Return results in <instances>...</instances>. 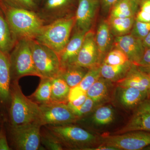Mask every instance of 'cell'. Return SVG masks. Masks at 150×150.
<instances>
[{
	"mask_svg": "<svg viewBox=\"0 0 150 150\" xmlns=\"http://www.w3.org/2000/svg\"><path fill=\"white\" fill-rule=\"evenodd\" d=\"M18 81H13L11 85L10 117L11 126L40 123L39 104L23 94Z\"/></svg>",
	"mask_w": 150,
	"mask_h": 150,
	"instance_id": "obj_2",
	"label": "cell"
},
{
	"mask_svg": "<svg viewBox=\"0 0 150 150\" xmlns=\"http://www.w3.org/2000/svg\"><path fill=\"white\" fill-rule=\"evenodd\" d=\"M38 6L39 7V6L43 2V0H33Z\"/></svg>",
	"mask_w": 150,
	"mask_h": 150,
	"instance_id": "obj_43",
	"label": "cell"
},
{
	"mask_svg": "<svg viewBox=\"0 0 150 150\" xmlns=\"http://www.w3.org/2000/svg\"><path fill=\"white\" fill-rule=\"evenodd\" d=\"M7 140L5 135L3 133L0 134V150H10Z\"/></svg>",
	"mask_w": 150,
	"mask_h": 150,
	"instance_id": "obj_40",
	"label": "cell"
},
{
	"mask_svg": "<svg viewBox=\"0 0 150 150\" xmlns=\"http://www.w3.org/2000/svg\"><path fill=\"white\" fill-rule=\"evenodd\" d=\"M39 105L42 126L72 124L79 120L67 103L50 102Z\"/></svg>",
	"mask_w": 150,
	"mask_h": 150,
	"instance_id": "obj_8",
	"label": "cell"
},
{
	"mask_svg": "<svg viewBox=\"0 0 150 150\" xmlns=\"http://www.w3.org/2000/svg\"><path fill=\"white\" fill-rule=\"evenodd\" d=\"M95 38L101 59L114 47L115 37L110 31L106 18L100 20L95 32Z\"/></svg>",
	"mask_w": 150,
	"mask_h": 150,
	"instance_id": "obj_19",
	"label": "cell"
},
{
	"mask_svg": "<svg viewBox=\"0 0 150 150\" xmlns=\"http://www.w3.org/2000/svg\"><path fill=\"white\" fill-rule=\"evenodd\" d=\"M114 47L123 51L129 61L136 65L142 59L146 49L143 40L131 34L115 37Z\"/></svg>",
	"mask_w": 150,
	"mask_h": 150,
	"instance_id": "obj_15",
	"label": "cell"
},
{
	"mask_svg": "<svg viewBox=\"0 0 150 150\" xmlns=\"http://www.w3.org/2000/svg\"><path fill=\"white\" fill-rule=\"evenodd\" d=\"M139 10L150 14V0H142L139 4Z\"/></svg>",
	"mask_w": 150,
	"mask_h": 150,
	"instance_id": "obj_41",
	"label": "cell"
},
{
	"mask_svg": "<svg viewBox=\"0 0 150 150\" xmlns=\"http://www.w3.org/2000/svg\"><path fill=\"white\" fill-rule=\"evenodd\" d=\"M89 69L73 64L62 69L59 75L72 88L79 84Z\"/></svg>",
	"mask_w": 150,
	"mask_h": 150,
	"instance_id": "obj_25",
	"label": "cell"
},
{
	"mask_svg": "<svg viewBox=\"0 0 150 150\" xmlns=\"http://www.w3.org/2000/svg\"><path fill=\"white\" fill-rule=\"evenodd\" d=\"M116 103L124 109L134 110L149 98L148 94L134 88L116 86L113 95Z\"/></svg>",
	"mask_w": 150,
	"mask_h": 150,
	"instance_id": "obj_14",
	"label": "cell"
},
{
	"mask_svg": "<svg viewBox=\"0 0 150 150\" xmlns=\"http://www.w3.org/2000/svg\"><path fill=\"white\" fill-rule=\"evenodd\" d=\"M51 80V102L67 103L71 87L59 75Z\"/></svg>",
	"mask_w": 150,
	"mask_h": 150,
	"instance_id": "obj_26",
	"label": "cell"
},
{
	"mask_svg": "<svg viewBox=\"0 0 150 150\" xmlns=\"http://www.w3.org/2000/svg\"><path fill=\"white\" fill-rule=\"evenodd\" d=\"M74 16L59 19L44 25L33 39L51 48L59 55L71 35L74 26Z\"/></svg>",
	"mask_w": 150,
	"mask_h": 150,
	"instance_id": "obj_3",
	"label": "cell"
},
{
	"mask_svg": "<svg viewBox=\"0 0 150 150\" xmlns=\"http://www.w3.org/2000/svg\"><path fill=\"white\" fill-rule=\"evenodd\" d=\"M133 1H134V2H135L136 3H137V4L139 5V4L140 2H141L142 0H133Z\"/></svg>",
	"mask_w": 150,
	"mask_h": 150,
	"instance_id": "obj_44",
	"label": "cell"
},
{
	"mask_svg": "<svg viewBox=\"0 0 150 150\" xmlns=\"http://www.w3.org/2000/svg\"><path fill=\"white\" fill-rule=\"evenodd\" d=\"M112 86V82L101 76L87 91V96L98 105H100L108 99Z\"/></svg>",
	"mask_w": 150,
	"mask_h": 150,
	"instance_id": "obj_21",
	"label": "cell"
},
{
	"mask_svg": "<svg viewBox=\"0 0 150 150\" xmlns=\"http://www.w3.org/2000/svg\"><path fill=\"white\" fill-rule=\"evenodd\" d=\"M111 33L114 37L130 34L135 21V16L116 18L108 16L106 18Z\"/></svg>",
	"mask_w": 150,
	"mask_h": 150,
	"instance_id": "obj_24",
	"label": "cell"
},
{
	"mask_svg": "<svg viewBox=\"0 0 150 150\" xmlns=\"http://www.w3.org/2000/svg\"><path fill=\"white\" fill-rule=\"evenodd\" d=\"M130 62L126 54L114 47L105 56L102 63L109 65H120Z\"/></svg>",
	"mask_w": 150,
	"mask_h": 150,
	"instance_id": "obj_29",
	"label": "cell"
},
{
	"mask_svg": "<svg viewBox=\"0 0 150 150\" xmlns=\"http://www.w3.org/2000/svg\"><path fill=\"white\" fill-rule=\"evenodd\" d=\"M85 34L73 29L69 42L59 54L62 69L69 65L75 64Z\"/></svg>",
	"mask_w": 150,
	"mask_h": 150,
	"instance_id": "obj_16",
	"label": "cell"
},
{
	"mask_svg": "<svg viewBox=\"0 0 150 150\" xmlns=\"http://www.w3.org/2000/svg\"><path fill=\"white\" fill-rule=\"evenodd\" d=\"M6 18L18 40L33 39L45 22L36 12L6 7Z\"/></svg>",
	"mask_w": 150,
	"mask_h": 150,
	"instance_id": "obj_4",
	"label": "cell"
},
{
	"mask_svg": "<svg viewBox=\"0 0 150 150\" xmlns=\"http://www.w3.org/2000/svg\"><path fill=\"white\" fill-rule=\"evenodd\" d=\"M117 150H143L150 145V132L136 131L101 136V144Z\"/></svg>",
	"mask_w": 150,
	"mask_h": 150,
	"instance_id": "obj_7",
	"label": "cell"
},
{
	"mask_svg": "<svg viewBox=\"0 0 150 150\" xmlns=\"http://www.w3.org/2000/svg\"><path fill=\"white\" fill-rule=\"evenodd\" d=\"M6 7L24 9L37 12L38 6L33 0H3Z\"/></svg>",
	"mask_w": 150,
	"mask_h": 150,
	"instance_id": "obj_31",
	"label": "cell"
},
{
	"mask_svg": "<svg viewBox=\"0 0 150 150\" xmlns=\"http://www.w3.org/2000/svg\"><path fill=\"white\" fill-rule=\"evenodd\" d=\"M142 40L145 48H150V32Z\"/></svg>",
	"mask_w": 150,
	"mask_h": 150,
	"instance_id": "obj_42",
	"label": "cell"
},
{
	"mask_svg": "<svg viewBox=\"0 0 150 150\" xmlns=\"http://www.w3.org/2000/svg\"><path fill=\"white\" fill-rule=\"evenodd\" d=\"M46 128L59 140L64 148L71 150H90L101 144L99 137L72 124L47 125Z\"/></svg>",
	"mask_w": 150,
	"mask_h": 150,
	"instance_id": "obj_1",
	"label": "cell"
},
{
	"mask_svg": "<svg viewBox=\"0 0 150 150\" xmlns=\"http://www.w3.org/2000/svg\"><path fill=\"white\" fill-rule=\"evenodd\" d=\"M87 98L86 93L84 94L80 97L74 100L72 102H68L67 105L69 107H78L83 104Z\"/></svg>",
	"mask_w": 150,
	"mask_h": 150,
	"instance_id": "obj_39",
	"label": "cell"
},
{
	"mask_svg": "<svg viewBox=\"0 0 150 150\" xmlns=\"http://www.w3.org/2000/svg\"><path fill=\"white\" fill-rule=\"evenodd\" d=\"M51 79L40 78L39 86L30 97V99L39 105L51 102Z\"/></svg>",
	"mask_w": 150,
	"mask_h": 150,
	"instance_id": "obj_28",
	"label": "cell"
},
{
	"mask_svg": "<svg viewBox=\"0 0 150 150\" xmlns=\"http://www.w3.org/2000/svg\"><path fill=\"white\" fill-rule=\"evenodd\" d=\"M133 111L128 123L112 134L136 131L150 132V98L145 100Z\"/></svg>",
	"mask_w": 150,
	"mask_h": 150,
	"instance_id": "obj_13",
	"label": "cell"
},
{
	"mask_svg": "<svg viewBox=\"0 0 150 150\" xmlns=\"http://www.w3.org/2000/svg\"><path fill=\"white\" fill-rule=\"evenodd\" d=\"M100 8L99 0H78L73 29L85 33L93 30Z\"/></svg>",
	"mask_w": 150,
	"mask_h": 150,
	"instance_id": "obj_11",
	"label": "cell"
},
{
	"mask_svg": "<svg viewBox=\"0 0 150 150\" xmlns=\"http://www.w3.org/2000/svg\"><path fill=\"white\" fill-rule=\"evenodd\" d=\"M115 117V110L111 105H100L82 118L89 126L93 128H101L107 127L113 123Z\"/></svg>",
	"mask_w": 150,
	"mask_h": 150,
	"instance_id": "obj_17",
	"label": "cell"
},
{
	"mask_svg": "<svg viewBox=\"0 0 150 150\" xmlns=\"http://www.w3.org/2000/svg\"><path fill=\"white\" fill-rule=\"evenodd\" d=\"M102 63V60L96 42L95 31L93 29L91 30L85 35L75 64L90 69L100 66Z\"/></svg>",
	"mask_w": 150,
	"mask_h": 150,
	"instance_id": "obj_12",
	"label": "cell"
},
{
	"mask_svg": "<svg viewBox=\"0 0 150 150\" xmlns=\"http://www.w3.org/2000/svg\"><path fill=\"white\" fill-rule=\"evenodd\" d=\"M137 66L139 69L150 75V48L145 49L142 59Z\"/></svg>",
	"mask_w": 150,
	"mask_h": 150,
	"instance_id": "obj_36",
	"label": "cell"
},
{
	"mask_svg": "<svg viewBox=\"0 0 150 150\" xmlns=\"http://www.w3.org/2000/svg\"><path fill=\"white\" fill-rule=\"evenodd\" d=\"M11 81L9 57L0 51V99L3 102L10 99Z\"/></svg>",
	"mask_w": 150,
	"mask_h": 150,
	"instance_id": "obj_20",
	"label": "cell"
},
{
	"mask_svg": "<svg viewBox=\"0 0 150 150\" xmlns=\"http://www.w3.org/2000/svg\"><path fill=\"white\" fill-rule=\"evenodd\" d=\"M17 41L6 19L0 11V51L8 54Z\"/></svg>",
	"mask_w": 150,
	"mask_h": 150,
	"instance_id": "obj_23",
	"label": "cell"
},
{
	"mask_svg": "<svg viewBox=\"0 0 150 150\" xmlns=\"http://www.w3.org/2000/svg\"><path fill=\"white\" fill-rule=\"evenodd\" d=\"M139 9V5L133 0H120L113 7L108 16L123 18L134 17Z\"/></svg>",
	"mask_w": 150,
	"mask_h": 150,
	"instance_id": "obj_27",
	"label": "cell"
},
{
	"mask_svg": "<svg viewBox=\"0 0 150 150\" xmlns=\"http://www.w3.org/2000/svg\"><path fill=\"white\" fill-rule=\"evenodd\" d=\"M78 0H43L37 13L45 22L75 15Z\"/></svg>",
	"mask_w": 150,
	"mask_h": 150,
	"instance_id": "obj_10",
	"label": "cell"
},
{
	"mask_svg": "<svg viewBox=\"0 0 150 150\" xmlns=\"http://www.w3.org/2000/svg\"><path fill=\"white\" fill-rule=\"evenodd\" d=\"M135 20L144 23L150 22V14L139 9L135 16Z\"/></svg>",
	"mask_w": 150,
	"mask_h": 150,
	"instance_id": "obj_38",
	"label": "cell"
},
{
	"mask_svg": "<svg viewBox=\"0 0 150 150\" xmlns=\"http://www.w3.org/2000/svg\"><path fill=\"white\" fill-rule=\"evenodd\" d=\"M133 64L130 62L120 65H109L102 63L100 65V76L112 83L117 82L126 76Z\"/></svg>",
	"mask_w": 150,
	"mask_h": 150,
	"instance_id": "obj_22",
	"label": "cell"
},
{
	"mask_svg": "<svg viewBox=\"0 0 150 150\" xmlns=\"http://www.w3.org/2000/svg\"><path fill=\"white\" fill-rule=\"evenodd\" d=\"M148 96H149V98H150V83L149 91H148Z\"/></svg>",
	"mask_w": 150,
	"mask_h": 150,
	"instance_id": "obj_46",
	"label": "cell"
},
{
	"mask_svg": "<svg viewBox=\"0 0 150 150\" xmlns=\"http://www.w3.org/2000/svg\"><path fill=\"white\" fill-rule=\"evenodd\" d=\"M150 32V22H142L135 20L130 34L143 40Z\"/></svg>",
	"mask_w": 150,
	"mask_h": 150,
	"instance_id": "obj_34",
	"label": "cell"
},
{
	"mask_svg": "<svg viewBox=\"0 0 150 150\" xmlns=\"http://www.w3.org/2000/svg\"><path fill=\"white\" fill-rule=\"evenodd\" d=\"M100 77V66L90 68L78 85L86 92Z\"/></svg>",
	"mask_w": 150,
	"mask_h": 150,
	"instance_id": "obj_30",
	"label": "cell"
},
{
	"mask_svg": "<svg viewBox=\"0 0 150 150\" xmlns=\"http://www.w3.org/2000/svg\"><path fill=\"white\" fill-rule=\"evenodd\" d=\"M86 93V92L83 91L79 85L71 88L68 97V102H72Z\"/></svg>",
	"mask_w": 150,
	"mask_h": 150,
	"instance_id": "obj_37",
	"label": "cell"
},
{
	"mask_svg": "<svg viewBox=\"0 0 150 150\" xmlns=\"http://www.w3.org/2000/svg\"><path fill=\"white\" fill-rule=\"evenodd\" d=\"M97 106V105L93 100L87 96L86 101L81 106L78 107H69L80 119L89 114Z\"/></svg>",
	"mask_w": 150,
	"mask_h": 150,
	"instance_id": "obj_32",
	"label": "cell"
},
{
	"mask_svg": "<svg viewBox=\"0 0 150 150\" xmlns=\"http://www.w3.org/2000/svg\"><path fill=\"white\" fill-rule=\"evenodd\" d=\"M143 150H150V145L144 148Z\"/></svg>",
	"mask_w": 150,
	"mask_h": 150,
	"instance_id": "obj_45",
	"label": "cell"
},
{
	"mask_svg": "<svg viewBox=\"0 0 150 150\" xmlns=\"http://www.w3.org/2000/svg\"><path fill=\"white\" fill-rule=\"evenodd\" d=\"M150 83V75L133 64L126 76L116 83V86L134 88L148 94Z\"/></svg>",
	"mask_w": 150,
	"mask_h": 150,
	"instance_id": "obj_18",
	"label": "cell"
},
{
	"mask_svg": "<svg viewBox=\"0 0 150 150\" xmlns=\"http://www.w3.org/2000/svg\"><path fill=\"white\" fill-rule=\"evenodd\" d=\"M30 43L38 77L52 79L59 76L62 70L59 55L34 39H30Z\"/></svg>",
	"mask_w": 150,
	"mask_h": 150,
	"instance_id": "obj_6",
	"label": "cell"
},
{
	"mask_svg": "<svg viewBox=\"0 0 150 150\" xmlns=\"http://www.w3.org/2000/svg\"><path fill=\"white\" fill-rule=\"evenodd\" d=\"M41 143L47 149L62 150L64 148L61 142L49 131L41 133Z\"/></svg>",
	"mask_w": 150,
	"mask_h": 150,
	"instance_id": "obj_33",
	"label": "cell"
},
{
	"mask_svg": "<svg viewBox=\"0 0 150 150\" xmlns=\"http://www.w3.org/2000/svg\"><path fill=\"white\" fill-rule=\"evenodd\" d=\"M120 0H99L100 13L103 18H107L112 9Z\"/></svg>",
	"mask_w": 150,
	"mask_h": 150,
	"instance_id": "obj_35",
	"label": "cell"
},
{
	"mask_svg": "<svg viewBox=\"0 0 150 150\" xmlns=\"http://www.w3.org/2000/svg\"><path fill=\"white\" fill-rule=\"evenodd\" d=\"M30 39H21L17 41L9 57L11 80L18 81L26 76L38 77L35 69L31 48Z\"/></svg>",
	"mask_w": 150,
	"mask_h": 150,
	"instance_id": "obj_5",
	"label": "cell"
},
{
	"mask_svg": "<svg viewBox=\"0 0 150 150\" xmlns=\"http://www.w3.org/2000/svg\"><path fill=\"white\" fill-rule=\"evenodd\" d=\"M40 122L11 126V134L17 149L37 150L41 143Z\"/></svg>",
	"mask_w": 150,
	"mask_h": 150,
	"instance_id": "obj_9",
	"label": "cell"
}]
</instances>
